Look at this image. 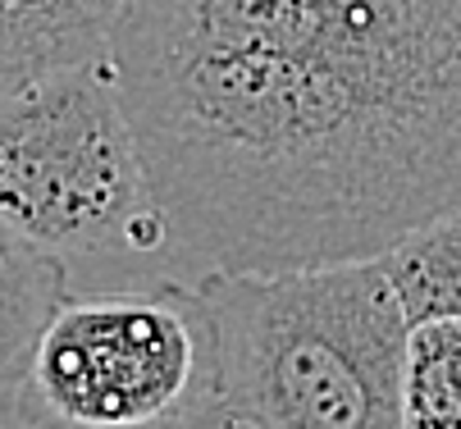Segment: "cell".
<instances>
[{
	"label": "cell",
	"instance_id": "1",
	"mask_svg": "<svg viewBox=\"0 0 461 429\" xmlns=\"http://www.w3.org/2000/svg\"><path fill=\"white\" fill-rule=\"evenodd\" d=\"M110 65L202 270L366 261L461 210V0H128Z\"/></svg>",
	"mask_w": 461,
	"mask_h": 429
},
{
	"label": "cell",
	"instance_id": "2",
	"mask_svg": "<svg viewBox=\"0 0 461 429\" xmlns=\"http://www.w3.org/2000/svg\"><path fill=\"white\" fill-rule=\"evenodd\" d=\"M174 292L202 343L206 425L402 429L411 325L379 256L196 270Z\"/></svg>",
	"mask_w": 461,
	"mask_h": 429
},
{
	"label": "cell",
	"instance_id": "3",
	"mask_svg": "<svg viewBox=\"0 0 461 429\" xmlns=\"http://www.w3.org/2000/svg\"><path fill=\"white\" fill-rule=\"evenodd\" d=\"M0 224L55 256L169 242L110 55L0 92Z\"/></svg>",
	"mask_w": 461,
	"mask_h": 429
},
{
	"label": "cell",
	"instance_id": "4",
	"mask_svg": "<svg viewBox=\"0 0 461 429\" xmlns=\"http://www.w3.org/2000/svg\"><path fill=\"white\" fill-rule=\"evenodd\" d=\"M202 343L174 283L64 297L28 356V393L69 429H151L178 416Z\"/></svg>",
	"mask_w": 461,
	"mask_h": 429
},
{
	"label": "cell",
	"instance_id": "5",
	"mask_svg": "<svg viewBox=\"0 0 461 429\" xmlns=\"http://www.w3.org/2000/svg\"><path fill=\"white\" fill-rule=\"evenodd\" d=\"M128 0H0V92L110 55Z\"/></svg>",
	"mask_w": 461,
	"mask_h": 429
},
{
	"label": "cell",
	"instance_id": "6",
	"mask_svg": "<svg viewBox=\"0 0 461 429\" xmlns=\"http://www.w3.org/2000/svg\"><path fill=\"white\" fill-rule=\"evenodd\" d=\"M64 297H69L64 261L0 224V429H23L28 356Z\"/></svg>",
	"mask_w": 461,
	"mask_h": 429
},
{
	"label": "cell",
	"instance_id": "7",
	"mask_svg": "<svg viewBox=\"0 0 461 429\" xmlns=\"http://www.w3.org/2000/svg\"><path fill=\"white\" fill-rule=\"evenodd\" d=\"M379 265L402 301L407 325L438 316L461 320V210L398 237L379 252Z\"/></svg>",
	"mask_w": 461,
	"mask_h": 429
},
{
	"label": "cell",
	"instance_id": "8",
	"mask_svg": "<svg viewBox=\"0 0 461 429\" xmlns=\"http://www.w3.org/2000/svg\"><path fill=\"white\" fill-rule=\"evenodd\" d=\"M402 429H461V320H416L402 352Z\"/></svg>",
	"mask_w": 461,
	"mask_h": 429
},
{
	"label": "cell",
	"instance_id": "9",
	"mask_svg": "<svg viewBox=\"0 0 461 429\" xmlns=\"http://www.w3.org/2000/svg\"><path fill=\"white\" fill-rule=\"evenodd\" d=\"M247 429H266V425H247Z\"/></svg>",
	"mask_w": 461,
	"mask_h": 429
}]
</instances>
